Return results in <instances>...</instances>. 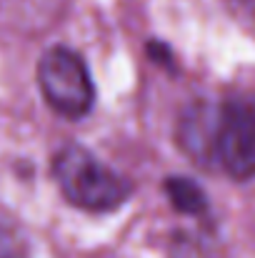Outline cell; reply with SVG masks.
<instances>
[{
    "label": "cell",
    "mask_w": 255,
    "mask_h": 258,
    "mask_svg": "<svg viewBox=\"0 0 255 258\" xmlns=\"http://www.w3.org/2000/svg\"><path fill=\"white\" fill-rule=\"evenodd\" d=\"M53 178L68 203L93 213L113 211L123 206L133 193L128 178L110 171L78 143L58 151V156L53 158Z\"/></svg>",
    "instance_id": "cell-1"
},
{
    "label": "cell",
    "mask_w": 255,
    "mask_h": 258,
    "mask_svg": "<svg viewBox=\"0 0 255 258\" xmlns=\"http://www.w3.org/2000/svg\"><path fill=\"white\" fill-rule=\"evenodd\" d=\"M38 88L45 103L63 118H83L95 103V88L85 60L65 45H53L40 55Z\"/></svg>",
    "instance_id": "cell-2"
},
{
    "label": "cell",
    "mask_w": 255,
    "mask_h": 258,
    "mask_svg": "<svg viewBox=\"0 0 255 258\" xmlns=\"http://www.w3.org/2000/svg\"><path fill=\"white\" fill-rule=\"evenodd\" d=\"M215 161L235 180L255 178V105L248 98H230L218 110Z\"/></svg>",
    "instance_id": "cell-3"
},
{
    "label": "cell",
    "mask_w": 255,
    "mask_h": 258,
    "mask_svg": "<svg viewBox=\"0 0 255 258\" xmlns=\"http://www.w3.org/2000/svg\"><path fill=\"white\" fill-rule=\"evenodd\" d=\"M165 193H168L170 203L175 211L180 213H188V216H198L205 211L208 206V198L205 193L200 190V185L190 178H168L165 180Z\"/></svg>",
    "instance_id": "cell-4"
},
{
    "label": "cell",
    "mask_w": 255,
    "mask_h": 258,
    "mask_svg": "<svg viewBox=\"0 0 255 258\" xmlns=\"http://www.w3.org/2000/svg\"><path fill=\"white\" fill-rule=\"evenodd\" d=\"M0 258H30L23 236L5 226H0Z\"/></svg>",
    "instance_id": "cell-5"
}]
</instances>
